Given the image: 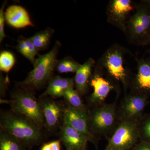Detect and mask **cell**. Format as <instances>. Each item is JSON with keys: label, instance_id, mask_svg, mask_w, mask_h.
<instances>
[{"label": "cell", "instance_id": "obj_24", "mask_svg": "<svg viewBox=\"0 0 150 150\" xmlns=\"http://www.w3.org/2000/svg\"><path fill=\"white\" fill-rule=\"evenodd\" d=\"M7 1L3 3L0 9V42H2L4 38L6 37V35L4 30L5 23L6 19L5 17L4 8L5 7Z\"/></svg>", "mask_w": 150, "mask_h": 150}, {"label": "cell", "instance_id": "obj_16", "mask_svg": "<svg viewBox=\"0 0 150 150\" xmlns=\"http://www.w3.org/2000/svg\"><path fill=\"white\" fill-rule=\"evenodd\" d=\"M74 79L60 76L53 77L48 82L46 91L40 96H50L53 98L63 96L64 93L70 88H74Z\"/></svg>", "mask_w": 150, "mask_h": 150}, {"label": "cell", "instance_id": "obj_19", "mask_svg": "<svg viewBox=\"0 0 150 150\" xmlns=\"http://www.w3.org/2000/svg\"><path fill=\"white\" fill-rule=\"evenodd\" d=\"M54 32V29L48 28L37 32L29 38L38 51H42L48 47Z\"/></svg>", "mask_w": 150, "mask_h": 150}, {"label": "cell", "instance_id": "obj_25", "mask_svg": "<svg viewBox=\"0 0 150 150\" xmlns=\"http://www.w3.org/2000/svg\"><path fill=\"white\" fill-rule=\"evenodd\" d=\"M16 49L19 53H20L22 55L24 56L25 58L30 61V56L27 47L24 41L23 40L22 37L21 36L19 38L18 44L16 47Z\"/></svg>", "mask_w": 150, "mask_h": 150}, {"label": "cell", "instance_id": "obj_4", "mask_svg": "<svg viewBox=\"0 0 150 150\" xmlns=\"http://www.w3.org/2000/svg\"><path fill=\"white\" fill-rule=\"evenodd\" d=\"M87 114L89 131L98 139L112 135L119 123L115 102L92 107Z\"/></svg>", "mask_w": 150, "mask_h": 150}, {"label": "cell", "instance_id": "obj_26", "mask_svg": "<svg viewBox=\"0 0 150 150\" xmlns=\"http://www.w3.org/2000/svg\"><path fill=\"white\" fill-rule=\"evenodd\" d=\"M61 143L59 139L46 143L42 145L40 150H61Z\"/></svg>", "mask_w": 150, "mask_h": 150}, {"label": "cell", "instance_id": "obj_29", "mask_svg": "<svg viewBox=\"0 0 150 150\" xmlns=\"http://www.w3.org/2000/svg\"><path fill=\"white\" fill-rule=\"evenodd\" d=\"M149 40H150V33L149 35Z\"/></svg>", "mask_w": 150, "mask_h": 150}, {"label": "cell", "instance_id": "obj_6", "mask_svg": "<svg viewBox=\"0 0 150 150\" xmlns=\"http://www.w3.org/2000/svg\"><path fill=\"white\" fill-rule=\"evenodd\" d=\"M139 140L137 123L127 120L120 121L108 139L105 150L131 149Z\"/></svg>", "mask_w": 150, "mask_h": 150}, {"label": "cell", "instance_id": "obj_9", "mask_svg": "<svg viewBox=\"0 0 150 150\" xmlns=\"http://www.w3.org/2000/svg\"><path fill=\"white\" fill-rule=\"evenodd\" d=\"M134 9V2L131 0L110 1L106 10L108 21L126 33L129 16Z\"/></svg>", "mask_w": 150, "mask_h": 150}, {"label": "cell", "instance_id": "obj_5", "mask_svg": "<svg viewBox=\"0 0 150 150\" xmlns=\"http://www.w3.org/2000/svg\"><path fill=\"white\" fill-rule=\"evenodd\" d=\"M124 48L113 45L108 48L100 60L98 67L105 71L112 80L121 82L124 88L130 84L129 73L124 67Z\"/></svg>", "mask_w": 150, "mask_h": 150}, {"label": "cell", "instance_id": "obj_18", "mask_svg": "<svg viewBox=\"0 0 150 150\" xmlns=\"http://www.w3.org/2000/svg\"><path fill=\"white\" fill-rule=\"evenodd\" d=\"M0 150H30L8 132L0 129Z\"/></svg>", "mask_w": 150, "mask_h": 150}, {"label": "cell", "instance_id": "obj_3", "mask_svg": "<svg viewBox=\"0 0 150 150\" xmlns=\"http://www.w3.org/2000/svg\"><path fill=\"white\" fill-rule=\"evenodd\" d=\"M62 44L56 41L51 51L40 55L36 59L34 69L28 73L25 79L18 83V87L35 90L41 88L53 77L58 62L57 57Z\"/></svg>", "mask_w": 150, "mask_h": 150}, {"label": "cell", "instance_id": "obj_23", "mask_svg": "<svg viewBox=\"0 0 150 150\" xmlns=\"http://www.w3.org/2000/svg\"><path fill=\"white\" fill-rule=\"evenodd\" d=\"M15 58L10 51H2L0 54V70L2 71L8 73L15 64Z\"/></svg>", "mask_w": 150, "mask_h": 150}, {"label": "cell", "instance_id": "obj_8", "mask_svg": "<svg viewBox=\"0 0 150 150\" xmlns=\"http://www.w3.org/2000/svg\"><path fill=\"white\" fill-rule=\"evenodd\" d=\"M150 29V12L146 7L139 6L127 23L126 33L135 43L144 40Z\"/></svg>", "mask_w": 150, "mask_h": 150}, {"label": "cell", "instance_id": "obj_15", "mask_svg": "<svg viewBox=\"0 0 150 150\" xmlns=\"http://www.w3.org/2000/svg\"><path fill=\"white\" fill-rule=\"evenodd\" d=\"M5 17L7 23L14 28L33 26L29 14L21 6L12 5L9 7L5 12Z\"/></svg>", "mask_w": 150, "mask_h": 150}, {"label": "cell", "instance_id": "obj_20", "mask_svg": "<svg viewBox=\"0 0 150 150\" xmlns=\"http://www.w3.org/2000/svg\"><path fill=\"white\" fill-rule=\"evenodd\" d=\"M81 96L77 91L74 88L67 90L64 93L63 97L67 102V105L75 109L88 112V109L84 104Z\"/></svg>", "mask_w": 150, "mask_h": 150}, {"label": "cell", "instance_id": "obj_28", "mask_svg": "<svg viewBox=\"0 0 150 150\" xmlns=\"http://www.w3.org/2000/svg\"><path fill=\"white\" fill-rule=\"evenodd\" d=\"M4 77L1 76V96L4 97L5 94L6 86V79H4Z\"/></svg>", "mask_w": 150, "mask_h": 150}, {"label": "cell", "instance_id": "obj_12", "mask_svg": "<svg viewBox=\"0 0 150 150\" xmlns=\"http://www.w3.org/2000/svg\"><path fill=\"white\" fill-rule=\"evenodd\" d=\"M91 75L89 84L93 88V92L88 98V103L91 107L104 104V101L110 91L116 90L115 85L103 76L99 68Z\"/></svg>", "mask_w": 150, "mask_h": 150}, {"label": "cell", "instance_id": "obj_10", "mask_svg": "<svg viewBox=\"0 0 150 150\" xmlns=\"http://www.w3.org/2000/svg\"><path fill=\"white\" fill-rule=\"evenodd\" d=\"M39 100L44 118L45 127L51 132L60 129L64 122V106L48 96H40Z\"/></svg>", "mask_w": 150, "mask_h": 150}, {"label": "cell", "instance_id": "obj_30", "mask_svg": "<svg viewBox=\"0 0 150 150\" xmlns=\"http://www.w3.org/2000/svg\"><path fill=\"white\" fill-rule=\"evenodd\" d=\"M82 150H87V149H86Z\"/></svg>", "mask_w": 150, "mask_h": 150}, {"label": "cell", "instance_id": "obj_17", "mask_svg": "<svg viewBox=\"0 0 150 150\" xmlns=\"http://www.w3.org/2000/svg\"><path fill=\"white\" fill-rule=\"evenodd\" d=\"M95 62L92 58H89L83 64L81 65L76 72L74 79L76 90L81 96L87 92L90 79L92 75V70Z\"/></svg>", "mask_w": 150, "mask_h": 150}, {"label": "cell", "instance_id": "obj_2", "mask_svg": "<svg viewBox=\"0 0 150 150\" xmlns=\"http://www.w3.org/2000/svg\"><path fill=\"white\" fill-rule=\"evenodd\" d=\"M34 90L19 87L12 93L11 99L1 98V103L9 105L11 110L31 120L40 129L45 127V122L39 99Z\"/></svg>", "mask_w": 150, "mask_h": 150}, {"label": "cell", "instance_id": "obj_1", "mask_svg": "<svg viewBox=\"0 0 150 150\" xmlns=\"http://www.w3.org/2000/svg\"><path fill=\"white\" fill-rule=\"evenodd\" d=\"M0 127L30 150L44 141L42 129L25 116L12 110H1Z\"/></svg>", "mask_w": 150, "mask_h": 150}, {"label": "cell", "instance_id": "obj_7", "mask_svg": "<svg viewBox=\"0 0 150 150\" xmlns=\"http://www.w3.org/2000/svg\"><path fill=\"white\" fill-rule=\"evenodd\" d=\"M148 99L147 97L133 93L126 95L117 107L119 121L127 120L138 123L144 114L146 107L150 104Z\"/></svg>", "mask_w": 150, "mask_h": 150}, {"label": "cell", "instance_id": "obj_21", "mask_svg": "<svg viewBox=\"0 0 150 150\" xmlns=\"http://www.w3.org/2000/svg\"><path fill=\"white\" fill-rule=\"evenodd\" d=\"M81 65L72 58L67 56L58 61L56 69L60 74L76 72Z\"/></svg>", "mask_w": 150, "mask_h": 150}, {"label": "cell", "instance_id": "obj_22", "mask_svg": "<svg viewBox=\"0 0 150 150\" xmlns=\"http://www.w3.org/2000/svg\"><path fill=\"white\" fill-rule=\"evenodd\" d=\"M140 141L150 143V114H144L137 123Z\"/></svg>", "mask_w": 150, "mask_h": 150}, {"label": "cell", "instance_id": "obj_13", "mask_svg": "<svg viewBox=\"0 0 150 150\" xmlns=\"http://www.w3.org/2000/svg\"><path fill=\"white\" fill-rule=\"evenodd\" d=\"M131 93L150 97V61L142 60L138 62L137 71L130 82Z\"/></svg>", "mask_w": 150, "mask_h": 150}, {"label": "cell", "instance_id": "obj_11", "mask_svg": "<svg viewBox=\"0 0 150 150\" xmlns=\"http://www.w3.org/2000/svg\"><path fill=\"white\" fill-rule=\"evenodd\" d=\"M86 111L78 110L65 105L64 108V122L69 124L79 131L97 148L99 139L91 134L88 124V114Z\"/></svg>", "mask_w": 150, "mask_h": 150}, {"label": "cell", "instance_id": "obj_14", "mask_svg": "<svg viewBox=\"0 0 150 150\" xmlns=\"http://www.w3.org/2000/svg\"><path fill=\"white\" fill-rule=\"evenodd\" d=\"M59 138L67 150L87 149L88 141L84 136L67 123L63 122L59 129Z\"/></svg>", "mask_w": 150, "mask_h": 150}, {"label": "cell", "instance_id": "obj_27", "mask_svg": "<svg viewBox=\"0 0 150 150\" xmlns=\"http://www.w3.org/2000/svg\"><path fill=\"white\" fill-rule=\"evenodd\" d=\"M131 150H150V143L141 141L136 144Z\"/></svg>", "mask_w": 150, "mask_h": 150}]
</instances>
